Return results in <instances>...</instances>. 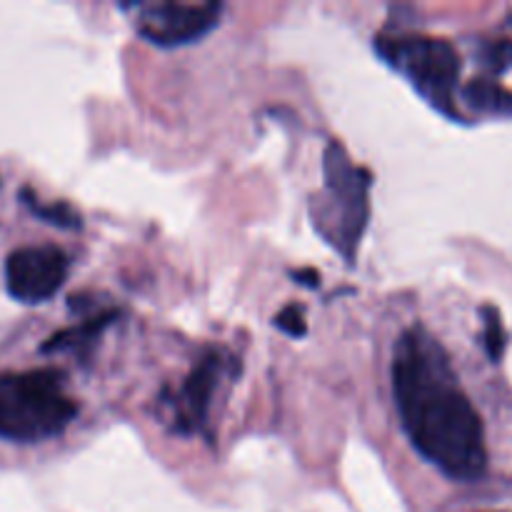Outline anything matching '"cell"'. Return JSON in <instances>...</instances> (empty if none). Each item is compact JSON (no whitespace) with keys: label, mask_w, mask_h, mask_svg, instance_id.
Masks as SVG:
<instances>
[{"label":"cell","mask_w":512,"mask_h":512,"mask_svg":"<svg viewBox=\"0 0 512 512\" xmlns=\"http://www.w3.org/2000/svg\"><path fill=\"white\" fill-rule=\"evenodd\" d=\"M20 200H23V203L28 205L30 213H33L35 218L43 220V223L58 225V228L63 230H78L80 225H83L78 210H75L73 205L63 203V200H58V203H40V198L30 188L20 190Z\"/></svg>","instance_id":"30bf717a"},{"label":"cell","mask_w":512,"mask_h":512,"mask_svg":"<svg viewBox=\"0 0 512 512\" xmlns=\"http://www.w3.org/2000/svg\"><path fill=\"white\" fill-rule=\"evenodd\" d=\"M223 365L225 360L220 358V353H208L190 370L185 383L180 385L178 395L173 400L175 430L180 435H195L208 423V410L210 403H213L220 375H223Z\"/></svg>","instance_id":"52a82bcc"},{"label":"cell","mask_w":512,"mask_h":512,"mask_svg":"<svg viewBox=\"0 0 512 512\" xmlns=\"http://www.w3.org/2000/svg\"><path fill=\"white\" fill-rule=\"evenodd\" d=\"M483 315V345L485 353L493 363H500L505 355V345H508V335H505L503 318H500V310L493 308V305H485L480 310Z\"/></svg>","instance_id":"8fae6325"},{"label":"cell","mask_w":512,"mask_h":512,"mask_svg":"<svg viewBox=\"0 0 512 512\" xmlns=\"http://www.w3.org/2000/svg\"><path fill=\"white\" fill-rule=\"evenodd\" d=\"M323 178V193L310 203V218L325 243L353 265L370 220L373 175L355 165L348 150L333 140L323 155Z\"/></svg>","instance_id":"3957f363"},{"label":"cell","mask_w":512,"mask_h":512,"mask_svg":"<svg viewBox=\"0 0 512 512\" xmlns=\"http://www.w3.org/2000/svg\"><path fill=\"white\" fill-rule=\"evenodd\" d=\"M135 8V30L148 43L158 48H180L205 38L220 23L223 5L208 3H178V0H158V3L125 5Z\"/></svg>","instance_id":"5b68a950"},{"label":"cell","mask_w":512,"mask_h":512,"mask_svg":"<svg viewBox=\"0 0 512 512\" xmlns=\"http://www.w3.org/2000/svg\"><path fill=\"white\" fill-rule=\"evenodd\" d=\"M275 328L283 330L285 335L290 338H303L308 333V320H305V308L303 305L293 303V305H285L278 315H275Z\"/></svg>","instance_id":"7c38bea8"},{"label":"cell","mask_w":512,"mask_h":512,"mask_svg":"<svg viewBox=\"0 0 512 512\" xmlns=\"http://www.w3.org/2000/svg\"><path fill=\"white\" fill-rule=\"evenodd\" d=\"M68 270V255L55 245H25L5 258V288L18 303L40 305L63 288Z\"/></svg>","instance_id":"8992f818"},{"label":"cell","mask_w":512,"mask_h":512,"mask_svg":"<svg viewBox=\"0 0 512 512\" xmlns=\"http://www.w3.org/2000/svg\"><path fill=\"white\" fill-rule=\"evenodd\" d=\"M465 103L478 113L488 115H512V93L493 80L475 78L463 88Z\"/></svg>","instance_id":"9c48e42d"},{"label":"cell","mask_w":512,"mask_h":512,"mask_svg":"<svg viewBox=\"0 0 512 512\" xmlns=\"http://www.w3.org/2000/svg\"><path fill=\"white\" fill-rule=\"evenodd\" d=\"M393 395L405 435L428 463L460 483L483 478L488 470L483 420L445 348L425 325H413L395 343Z\"/></svg>","instance_id":"6da1fadb"},{"label":"cell","mask_w":512,"mask_h":512,"mask_svg":"<svg viewBox=\"0 0 512 512\" xmlns=\"http://www.w3.org/2000/svg\"><path fill=\"white\" fill-rule=\"evenodd\" d=\"M118 318V310H105V313L93 315V318L83 320V323L58 330V333H53L43 345H40V353H90V350L95 348V343L100 340V335H103Z\"/></svg>","instance_id":"ba28073f"},{"label":"cell","mask_w":512,"mask_h":512,"mask_svg":"<svg viewBox=\"0 0 512 512\" xmlns=\"http://www.w3.org/2000/svg\"><path fill=\"white\" fill-rule=\"evenodd\" d=\"M78 415L65 393V375L55 368L0 373V438L43 443L63 433Z\"/></svg>","instance_id":"7a4b0ae2"},{"label":"cell","mask_w":512,"mask_h":512,"mask_svg":"<svg viewBox=\"0 0 512 512\" xmlns=\"http://www.w3.org/2000/svg\"><path fill=\"white\" fill-rule=\"evenodd\" d=\"M375 53L440 113L458 118L455 88L460 78V55L448 40L428 35H380Z\"/></svg>","instance_id":"277c9868"},{"label":"cell","mask_w":512,"mask_h":512,"mask_svg":"<svg viewBox=\"0 0 512 512\" xmlns=\"http://www.w3.org/2000/svg\"><path fill=\"white\" fill-rule=\"evenodd\" d=\"M293 280L295 283H300V285H305V288H318L320 285V273L318 270H313V268H305V270H293Z\"/></svg>","instance_id":"4fadbf2b"}]
</instances>
